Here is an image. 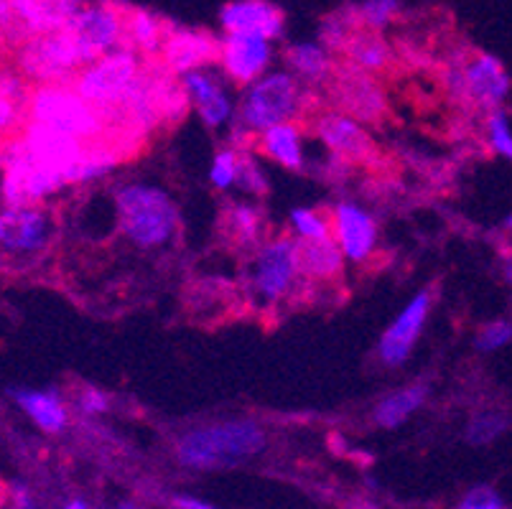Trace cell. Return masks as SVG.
<instances>
[{
  "mask_svg": "<svg viewBox=\"0 0 512 509\" xmlns=\"http://www.w3.org/2000/svg\"><path fill=\"white\" fill-rule=\"evenodd\" d=\"M263 448L265 433L255 420H225L186 433L176 456L192 469H227L253 459Z\"/></svg>",
  "mask_w": 512,
  "mask_h": 509,
  "instance_id": "1",
  "label": "cell"
},
{
  "mask_svg": "<svg viewBox=\"0 0 512 509\" xmlns=\"http://www.w3.org/2000/svg\"><path fill=\"white\" fill-rule=\"evenodd\" d=\"M120 230L138 247H161L179 230V209L164 189L128 184L115 194Z\"/></svg>",
  "mask_w": 512,
  "mask_h": 509,
  "instance_id": "2",
  "label": "cell"
},
{
  "mask_svg": "<svg viewBox=\"0 0 512 509\" xmlns=\"http://www.w3.org/2000/svg\"><path fill=\"white\" fill-rule=\"evenodd\" d=\"M29 118L34 123L77 135L87 143H107L105 115L85 97H79L69 84H41L39 90L31 92Z\"/></svg>",
  "mask_w": 512,
  "mask_h": 509,
  "instance_id": "3",
  "label": "cell"
},
{
  "mask_svg": "<svg viewBox=\"0 0 512 509\" xmlns=\"http://www.w3.org/2000/svg\"><path fill=\"white\" fill-rule=\"evenodd\" d=\"M248 283L250 293L265 306L286 301L288 296H299V291H304L306 280L299 270L296 240L278 237V240L255 247Z\"/></svg>",
  "mask_w": 512,
  "mask_h": 509,
  "instance_id": "4",
  "label": "cell"
},
{
  "mask_svg": "<svg viewBox=\"0 0 512 509\" xmlns=\"http://www.w3.org/2000/svg\"><path fill=\"white\" fill-rule=\"evenodd\" d=\"M143 64H146V59L133 49L110 51V54L100 56L97 62L87 64L74 77L72 87L90 105H95L100 112H107L118 107L125 100V95L133 90V84L138 82L143 72Z\"/></svg>",
  "mask_w": 512,
  "mask_h": 509,
  "instance_id": "5",
  "label": "cell"
},
{
  "mask_svg": "<svg viewBox=\"0 0 512 509\" xmlns=\"http://www.w3.org/2000/svg\"><path fill=\"white\" fill-rule=\"evenodd\" d=\"M304 110L301 87L288 72H273L250 84L240 107V123L248 133H265L281 123H293Z\"/></svg>",
  "mask_w": 512,
  "mask_h": 509,
  "instance_id": "6",
  "label": "cell"
},
{
  "mask_svg": "<svg viewBox=\"0 0 512 509\" xmlns=\"http://www.w3.org/2000/svg\"><path fill=\"white\" fill-rule=\"evenodd\" d=\"M18 67L41 84H64L69 77H77L87 62L69 26H62L23 41Z\"/></svg>",
  "mask_w": 512,
  "mask_h": 509,
  "instance_id": "7",
  "label": "cell"
},
{
  "mask_svg": "<svg viewBox=\"0 0 512 509\" xmlns=\"http://www.w3.org/2000/svg\"><path fill=\"white\" fill-rule=\"evenodd\" d=\"M82 6L85 0H0V36L23 44L67 26Z\"/></svg>",
  "mask_w": 512,
  "mask_h": 509,
  "instance_id": "8",
  "label": "cell"
},
{
  "mask_svg": "<svg viewBox=\"0 0 512 509\" xmlns=\"http://www.w3.org/2000/svg\"><path fill=\"white\" fill-rule=\"evenodd\" d=\"M128 8L130 6H123L118 0H100V3L79 8L77 16L67 23L87 64L97 62L100 56L110 54V51L128 49L125 46Z\"/></svg>",
  "mask_w": 512,
  "mask_h": 509,
  "instance_id": "9",
  "label": "cell"
},
{
  "mask_svg": "<svg viewBox=\"0 0 512 509\" xmlns=\"http://www.w3.org/2000/svg\"><path fill=\"white\" fill-rule=\"evenodd\" d=\"M329 90H332L334 105L337 110L347 112L360 123H380L388 110L383 90L377 84L375 74L365 72L357 64L342 59L334 64L332 74H329Z\"/></svg>",
  "mask_w": 512,
  "mask_h": 509,
  "instance_id": "10",
  "label": "cell"
},
{
  "mask_svg": "<svg viewBox=\"0 0 512 509\" xmlns=\"http://www.w3.org/2000/svg\"><path fill=\"white\" fill-rule=\"evenodd\" d=\"M314 130L321 143L332 151V156L342 158L349 166H377L380 148L372 135L362 128L360 120L342 110L316 112Z\"/></svg>",
  "mask_w": 512,
  "mask_h": 509,
  "instance_id": "11",
  "label": "cell"
},
{
  "mask_svg": "<svg viewBox=\"0 0 512 509\" xmlns=\"http://www.w3.org/2000/svg\"><path fill=\"white\" fill-rule=\"evenodd\" d=\"M456 77H459V90H462L464 100L487 112L497 110L510 95L512 82L505 64L487 51H474Z\"/></svg>",
  "mask_w": 512,
  "mask_h": 509,
  "instance_id": "12",
  "label": "cell"
},
{
  "mask_svg": "<svg viewBox=\"0 0 512 509\" xmlns=\"http://www.w3.org/2000/svg\"><path fill=\"white\" fill-rule=\"evenodd\" d=\"M21 138L29 158H34L41 166L59 171L64 176V181L69 179L72 168L77 166L79 158L85 156L87 146H90L87 140L77 138V135L34 123V120H29V125L23 128Z\"/></svg>",
  "mask_w": 512,
  "mask_h": 509,
  "instance_id": "13",
  "label": "cell"
},
{
  "mask_svg": "<svg viewBox=\"0 0 512 509\" xmlns=\"http://www.w3.org/2000/svg\"><path fill=\"white\" fill-rule=\"evenodd\" d=\"M64 184L67 181H64V176L59 171L41 166L34 158H29L26 146H23V153L16 161H11L3 168V199L11 207L41 202L44 196L54 194Z\"/></svg>",
  "mask_w": 512,
  "mask_h": 509,
  "instance_id": "14",
  "label": "cell"
},
{
  "mask_svg": "<svg viewBox=\"0 0 512 509\" xmlns=\"http://www.w3.org/2000/svg\"><path fill=\"white\" fill-rule=\"evenodd\" d=\"M51 237L49 214L36 204H8L0 212V250L11 255H34L46 247Z\"/></svg>",
  "mask_w": 512,
  "mask_h": 509,
  "instance_id": "15",
  "label": "cell"
},
{
  "mask_svg": "<svg viewBox=\"0 0 512 509\" xmlns=\"http://www.w3.org/2000/svg\"><path fill=\"white\" fill-rule=\"evenodd\" d=\"M428 314H431V291H421L395 316V321L388 326V331L377 344V357L385 367H400L411 357L418 336H421L423 326L428 321Z\"/></svg>",
  "mask_w": 512,
  "mask_h": 509,
  "instance_id": "16",
  "label": "cell"
},
{
  "mask_svg": "<svg viewBox=\"0 0 512 509\" xmlns=\"http://www.w3.org/2000/svg\"><path fill=\"white\" fill-rule=\"evenodd\" d=\"M273 59L271 41L255 34H225L220 39V59L227 77L235 84H253L263 77Z\"/></svg>",
  "mask_w": 512,
  "mask_h": 509,
  "instance_id": "17",
  "label": "cell"
},
{
  "mask_svg": "<svg viewBox=\"0 0 512 509\" xmlns=\"http://www.w3.org/2000/svg\"><path fill=\"white\" fill-rule=\"evenodd\" d=\"M217 59H220V41L207 31H194V28H171L158 54V62L171 74H189Z\"/></svg>",
  "mask_w": 512,
  "mask_h": 509,
  "instance_id": "18",
  "label": "cell"
},
{
  "mask_svg": "<svg viewBox=\"0 0 512 509\" xmlns=\"http://www.w3.org/2000/svg\"><path fill=\"white\" fill-rule=\"evenodd\" d=\"M332 235L347 260H367L377 247V222L370 212L352 202H339L332 209Z\"/></svg>",
  "mask_w": 512,
  "mask_h": 509,
  "instance_id": "19",
  "label": "cell"
},
{
  "mask_svg": "<svg viewBox=\"0 0 512 509\" xmlns=\"http://www.w3.org/2000/svg\"><path fill=\"white\" fill-rule=\"evenodd\" d=\"M220 26L225 34H255L276 41L283 34L286 16L268 0H232L220 11Z\"/></svg>",
  "mask_w": 512,
  "mask_h": 509,
  "instance_id": "20",
  "label": "cell"
},
{
  "mask_svg": "<svg viewBox=\"0 0 512 509\" xmlns=\"http://www.w3.org/2000/svg\"><path fill=\"white\" fill-rule=\"evenodd\" d=\"M184 87L192 105L197 107V112L209 128H220V125H225L232 118L230 97L225 95V90H222L220 82L212 74L194 69V72L184 74Z\"/></svg>",
  "mask_w": 512,
  "mask_h": 509,
  "instance_id": "21",
  "label": "cell"
},
{
  "mask_svg": "<svg viewBox=\"0 0 512 509\" xmlns=\"http://www.w3.org/2000/svg\"><path fill=\"white\" fill-rule=\"evenodd\" d=\"M299 270L306 283L337 280L344 270V252L334 237L327 240H296Z\"/></svg>",
  "mask_w": 512,
  "mask_h": 509,
  "instance_id": "22",
  "label": "cell"
},
{
  "mask_svg": "<svg viewBox=\"0 0 512 509\" xmlns=\"http://www.w3.org/2000/svg\"><path fill=\"white\" fill-rule=\"evenodd\" d=\"M169 31V23L164 18H158L156 13L143 11V8H128V18H125V46L138 51L143 59H158Z\"/></svg>",
  "mask_w": 512,
  "mask_h": 509,
  "instance_id": "23",
  "label": "cell"
},
{
  "mask_svg": "<svg viewBox=\"0 0 512 509\" xmlns=\"http://www.w3.org/2000/svg\"><path fill=\"white\" fill-rule=\"evenodd\" d=\"M11 395L21 405L23 413L29 415L41 431H64V426H67V408H64L57 390H26V387H16Z\"/></svg>",
  "mask_w": 512,
  "mask_h": 509,
  "instance_id": "24",
  "label": "cell"
},
{
  "mask_svg": "<svg viewBox=\"0 0 512 509\" xmlns=\"http://www.w3.org/2000/svg\"><path fill=\"white\" fill-rule=\"evenodd\" d=\"M342 56L347 62L357 64L360 69L370 74H380L390 67L393 62V51H390L388 41L380 36V31L372 28H357L342 46Z\"/></svg>",
  "mask_w": 512,
  "mask_h": 509,
  "instance_id": "25",
  "label": "cell"
},
{
  "mask_svg": "<svg viewBox=\"0 0 512 509\" xmlns=\"http://www.w3.org/2000/svg\"><path fill=\"white\" fill-rule=\"evenodd\" d=\"M260 151L288 171H304V148H301V128L296 123H281L260 133Z\"/></svg>",
  "mask_w": 512,
  "mask_h": 509,
  "instance_id": "26",
  "label": "cell"
},
{
  "mask_svg": "<svg viewBox=\"0 0 512 509\" xmlns=\"http://www.w3.org/2000/svg\"><path fill=\"white\" fill-rule=\"evenodd\" d=\"M222 237L232 247H260L263 245V212L250 204H230L222 212Z\"/></svg>",
  "mask_w": 512,
  "mask_h": 509,
  "instance_id": "27",
  "label": "cell"
},
{
  "mask_svg": "<svg viewBox=\"0 0 512 509\" xmlns=\"http://www.w3.org/2000/svg\"><path fill=\"white\" fill-rule=\"evenodd\" d=\"M286 64L293 77L306 82H327L334 69V59L324 44L316 41H301L286 49Z\"/></svg>",
  "mask_w": 512,
  "mask_h": 509,
  "instance_id": "28",
  "label": "cell"
},
{
  "mask_svg": "<svg viewBox=\"0 0 512 509\" xmlns=\"http://www.w3.org/2000/svg\"><path fill=\"white\" fill-rule=\"evenodd\" d=\"M428 398V385H408L403 390L390 392L375 408V423L383 428L403 426Z\"/></svg>",
  "mask_w": 512,
  "mask_h": 509,
  "instance_id": "29",
  "label": "cell"
},
{
  "mask_svg": "<svg viewBox=\"0 0 512 509\" xmlns=\"http://www.w3.org/2000/svg\"><path fill=\"white\" fill-rule=\"evenodd\" d=\"M29 102L31 92L26 90L23 79L11 72H0V135H8L21 123Z\"/></svg>",
  "mask_w": 512,
  "mask_h": 509,
  "instance_id": "30",
  "label": "cell"
},
{
  "mask_svg": "<svg viewBox=\"0 0 512 509\" xmlns=\"http://www.w3.org/2000/svg\"><path fill=\"white\" fill-rule=\"evenodd\" d=\"M293 232L299 240H327L332 235V214H324L319 209L299 207L291 212Z\"/></svg>",
  "mask_w": 512,
  "mask_h": 509,
  "instance_id": "31",
  "label": "cell"
},
{
  "mask_svg": "<svg viewBox=\"0 0 512 509\" xmlns=\"http://www.w3.org/2000/svg\"><path fill=\"white\" fill-rule=\"evenodd\" d=\"M362 28L383 31L400 16V0H362L355 6Z\"/></svg>",
  "mask_w": 512,
  "mask_h": 509,
  "instance_id": "32",
  "label": "cell"
},
{
  "mask_svg": "<svg viewBox=\"0 0 512 509\" xmlns=\"http://www.w3.org/2000/svg\"><path fill=\"white\" fill-rule=\"evenodd\" d=\"M510 426V418L502 413H482L469 423L467 428V441L474 446H484V443H492L497 436L507 431Z\"/></svg>",
  "mask_w": 512,
  "mask_h": 509,
  "instance_id": "33",
  "label": "cell"
},
{
  "mask_svg": "<svg viewBox=\"0 0 512 509\" xmlns=\"http://www.w3.org/2000/svg\"><path fill=\"white\" fill-rule=\"evenodd\" d=\"M240 148H225L214 156L209 179L217 189L227 191L232 184H237V171H240Z\"/></svg>",
  "mask_w": 512,
  "mask_h": 509,
  "instance_id": "34",
  "label": "cell"
},
{
  "mask_svg": "<svg viewBox=\"0 0 512 509\" xmlns=\"http://www.w3.org/2000/svg\"><path fill=\"white\" fill-rule=\"evenodd\" d=\"M487 138H490V146L497 156L512 161V128L507 123V115L497 107L487 115Z\"/></svg>",
  "mask_w": 512,
  "mask_h": 509,
  "instance_id": "35",
  "label": "cell"
},
{
  "mask_svg": "<svg viewBox=\"0 0 512 509\" xmlns=\"http://www.w3.org/2000/svg\"><path fill=\"white\" fill-rule=\"evenodd\" d=\"M512 342V324L505 319L490 321L487 326H482L477 334V349L479 352H497V349L507 347Z\"/></svg>",
  "mask_w": 512,
  "mask_h": 509,
  "instance_id": "36",
  "label": "cell"
},
{
  "mask_svg": "<svg viewBox=\"0 0 512 509\" xmlns=\"http://www.w3.org/2000/svg\"><path fill=\"white\" fill-rule=\"evenodd\" d=\"M237 186L250 194H258L263 196L268 191V181H265L263 171L258 168V163L250 158V153L242 151L240 153V171H237Z\"/></svg>",
  "mask_w": 512,
  "mask_h": 509,
  "instance_id": "37",
  "label": "cell"
},
{
  "mask_svg": "<svg viewBox=\"0 0 512 509\" xmlns=\"http://www.w3.org/2000/svg\"><path fill=\"white\" fill-rule=\"evenodd\" d=\"M459 509H502V499L495 489L490 487H477L464 497Z\"/></svg>",
  "mask_w": 512,
  "mask_h": 509,
  "instance_id": "38",
  "label": "cell"
},
{
  "mask_svg": "<svg viewBox=\"0 0 512 509\" xmlns=\"http://www.w3.org/2000/svg\"><path fill=\"white\" fill-rule=\"evenodd\" d=\"M79 408L90 415H100L110 408V400H107L105 392L97 390V387H85V390L79 392Z\"/></svg>",
  "mask_w": 512,
  "mask_h": 509,
  "instance_id": "39",
  "label": "cell"
},
{
  "mask_svg": "<svg viewBox=\"0 0 512 509\" xmlns=\"http://www.w3.org/2000/svg\"><path fill=\"white\" fill-rule=\"evenodd\" d=\"M13 494H16L18 509H39L34 504V499L29 497V492H26V487H21V484H16V487H13Z\"/></svg>",
  "mask_w": 512,
  "mask_h": 509,
  "instance_id": "40",
  "label": "cell"
},
{
  "mask_svg": "<svg viewBox=\"0 0 512 509\" xmlns=\"http://www.w3.org/2000/svg\"><path fill=\"white\" fill-rule=\"evenodd\" d=\"M176 507L179 509H214L212 504H207V502H199V499H194V497H176Z\"/></svg>",
  "mask_w": 512,
  "mask_h": 509,
  "instance_id": "41",
  "label": "cell"
},
{
  "mask_svg": "<svg viewBox=\"0 0 512 509\" xmlns=\"http://www.w3.org/2000/svg\"><path fill=\"white\" fill-rule=\"evenodd\" d=\"M502 275H505L507 283H512V258L505 263V273H502Z\"/></svg>",
  "mask_w": 512,
  "mask_h": 509,
  "instance_id": "42",
  "label": "cell"
},
{
  "mask_svg": "<svg viewBox=\"0 0 512 509\" xmlns=\"http://www.w3.org/2000/svg\"><path fill=\"white\" fill-rule=\"evenodd\" d=\"M67 509H87V504L82 499H74V502L67 504Z\"/></svg>",
  "mask_w": 512,
  "mask_h": 509,
  "instance_id": "43",
  "label": "cell"
},
{
  "mask_svg": "<svg viewBox=\"0 0 512 509\" xmlns=\"http://www.w3.org/2000/svg\"><path fill=\"white\" fill-rule=\"evenodd\" d=\"M115 509H138V507H136V504L125 502V504H118V507H115Z\"/></svg>",
  "mask_w": 512,
  "mask_h": 509,
  "instance_id": "44",
  "label": "cell"
}]
</instances>
